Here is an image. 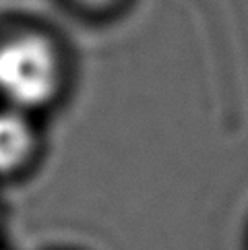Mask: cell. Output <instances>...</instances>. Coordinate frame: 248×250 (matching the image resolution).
Segmentation results:
<instances>
[{"label": "cell", "mask_w": 248, "mask_h": 250, "mask_svg": "<svg viewBox=\"0 0 248 250\" xmlns=\"http://www.w3.org/2000/svg\"><path fill=\"white\" fill-rule=\"evenodd\" d=\"M60 56L48 38L19 33L0 42V95L13 110L48 104L60 87Z\"/></svg>", "instance_id": "1"}, {"label": "cell", "mask_w": 248, "mask_h": 250, "mask_svg": "<svg viewBox=\"0 0 248 250\" xmlns=\"http://www.w3.org/2000/svg\"><path fill=\"white\" fill-rule=\"evenodd\" d=\"M35 135L29 120L19 110H0V174H8L27 164L33 153Z\"/></svg>", "instance_id": "2"}, {"label": "cell", "mask_w": 248, "mask_h": 250, "mask_svg": "<svg viewBox=\"0 0 248 250\" xmlns=\"http://www.w3.org/2000/svg\"><path fill=\"white\" fill-rule=\"evenodd\" d=\"M77 2L87 8H105V6H110L114 0H77Z\"/></svg>", "instance_id": "3"}]
</instances>
